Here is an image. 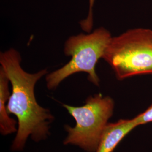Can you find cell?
<instances>
[{"mask_svg":"<svg viewBox=\"0 0 152 152\" xmlns=\"http://www.w3.org/2000/svg\"><path fill=\"white\" fill-rule=\"evenodd\" d=\"M21 63V55L15 49L0 53V68L11 85L7 111L9 114L15 115L18 120V130L11 146L13 151L23 149L29 136L37 142L46 139L50 134V125L54 120L49 109L38 104L34 94L36 84L46 76L48 71L28 73L23 69Z\"/></svg>","mask_w":152,"mask_h":152,"instance_id":"1","label":"cell"},{"mask_svg":"<svg viewBox=\"0 0 152 152\" xmlns=\"http://www.w3.org/2000/svg\"><path fill=\"white\" fill-rule=\"evenodd\" d=\"M112 37L108 29L100 27L90 33H80L68 38L64 45V53L71 57V60L59 69L46 75L48 88L54 90L66 78L79 72L87 73L88 80L99 86L100 78L95 67L99 60L103 59Z\"/></svg>","mask_w":152,"mask_h":152,"instance_id":"2","label":"cell"},{"mask_svg":"<svg viewBox=\"0 0 152 152\" xmlns=\"http://www.w3.org/2000/svg\"><path fill=\"white\" fill-rule=\"evenodd\" d=\"M103 59L120 81L152 74V29L133 28L113 37Z\"/></svg>","mask_w":152,"mask_h":152,"instance_id":"3","label":"cell"},{"mask_svg":"<svg viewBox=\"0 0 152 152\" xmlns=\"http://www.w3.org/2000/svg\"><path fill=\"white\" fill-rule=\"evenodd\" d=\"M114 101L111 97L102 94L90 96L80 107L63 104L76 120L75 127L65 125L68 136L65 145L80 147L87 152H96L108 121L113 115Z\"/></svg>","mask_w":152,"mask_h":152,"instance_id":"4","label":"cell"},{"mask_svg":"<svg viewBox=\"0 0 152 152\" xmlns=\"http://www.w3.org/2000/svg\"><path fill=\"white\" fill-rule=\"evenodd\" d=\"M138 126L134 118L108 123L102 134L96 152H113L124 137Z\"/></svg>","mask_w":152,"mask_h":152,"instance_id":"5","label":"cell"},{"mask_svg":"<svg viewBox=\"0 0 152 152\" xmlns=\"http://www.w3.org/2000/svg\"><path fill=\"white\" fill-rule=\"evenodd\" d=\"M10 81L5 73L0 68V131L2 135H7L17 132L15 120L9 117L6 105L9 99Z\"/></svg>","mask_w":152,"mask_h":152,"instance_id":"6","label":"cell"},{"mask_svg":"<svg viewBox=\"0 0 152 152\" xmlns=\"http://www.w3.org/2000/svg\"><path fill=\"white\" fill-rule=\"evenodd\" d=\"M134 119L138 126L152 122V104L145 111L137 115Z\"/></svg>","mask_w":152,"mask_h":152,"instance_id":"7","label":"cell"}]
</instances>
